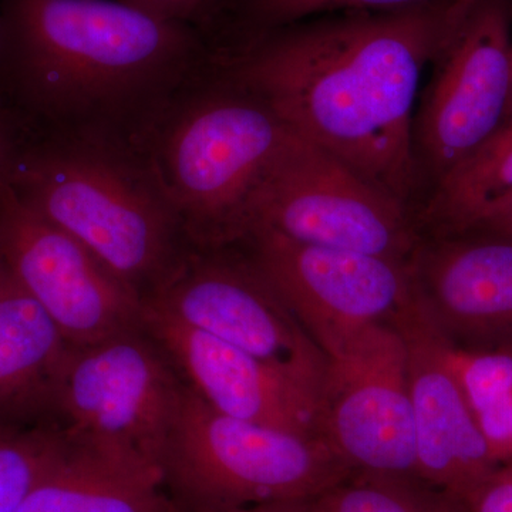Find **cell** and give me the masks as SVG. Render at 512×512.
<instances>
[{
    "mask_svg": "<svg viewBox=\"0 0 512 512\" xmlns=\"http://www.w3.org/2000/svg\"><path fill=\"white\" fill-rule=\"evenodd\" d=\"M478 0L399 12H338L238 37L214 63L296 136L407 208L419 200L413 119L421 77Z\"/></svg>",
    "mask_w": 512,
    "mask_h": 512,
    "instance_id": "6da1fadb",
    "label": "cell"
},
{
    "mask_svg": "<svg viewBox=\"0 0 512 512\" xmlns=\"http://www.w3.org/2000/svg\"><path fill=\"white\" fill-rule=\"evenodd\" d=\"M212 59L197 29L119 0H0V106L33 130L143 150Z\"/></svg>",
    "mask_w": 512,
    "mask_h": 512,
    "instance_id": "7a4b0ae2",
    "label": "cell"
},
{
    "mask_svg": "<svg viewBox=\"0 0 512 512\" xmlns=\"http://www.w3.org/2000/svg\"><path fill=\"white\" fill-rule=\"evenodd\" d=\"M9 188L143 302L174 278L194 249L140 148L32 128Z\"/></svg>",
    "mask_w": 512,
    "mask_h": 512,
    "instance_id": "3957f363",
    "label": "cell"
},
{
    "mask_svg": "<svg viewBox=\"0 0 512 512\" xmlns=\"http://www.w3.org/2000/svg\"><path fill=\"white\" fill-rule=\"evenodd\" d=\"M292 134L214 59L174 97L143 150L192 247H231L248 237L256 195Z\"/></svg>",
    "mask_w": 512,
    "mask_h": 512,
    "instance_id": "277c9868",
    "label": "cell"
},
{
    "mask_svg": "<svg viewBox=\"0 0 512 512\" xmlns=\"http://www.w3.org/2000/svg\"><path fill=\"white\" fill-rule=\"evenodd\" d=\"M353 474L322 437L232 419L184 384L163 458L165 491L178 511L312 501Z\"/></svg>",
    "mask_w": 512,
    "mask_h": 512,
    "instance_id": "5b68a950",
    "label": "cell"
},
{
    "mask_svg": "<svg viewBox=\"0 0 512 512\" xmlns=\"http://www.w3.org/2000/svg\"><path fill=\"white\" fill-rule=\"evenodd\" d=\"M183 387L171 360L141 325L72 346L57 386L53 424L73 447L163 477Z\"/></svg>",
    "mask_w": 512,
    "mask_h": 512,
    "instance_id": "8992f818",
    "label": "cell"
},
{
    "mask_svg": "<svg viewBox=\"0 0 512 512\" xmlns=\"http://www.w3.org/2000/svg\"><path fill=\"white\" fill-rule=\"evenodd\" d=\"M259 228L403 264L421 239L406 205L295 133L256 195L251 232Z\"/></svg>",
    "mask_w": 512,
    "mask_h": 512,
    "instance_id": "52a82bcc",
    "label": "cell"
},
{
    "mask_svg": "<svg viewBox=\"0 0 512 512\" xmlns=\"http://www.w3.org/2000/svg\"><path fill=\"white\" fill-rule=\"evenodd\" d=\"M511 19L512 0H478L431 64L413 119L419 198L511 116Z\"/></svg>",
    "mask_w": 512,
    "mask_h": 512,
    "instance_id": "ba28073f",
    "label": "cell"
},
{
    "mask_svg": "<svg viewBox=\"0 0 512 512\" xmlns=\"http://www.w3.org/2000/svg\"><path fill=\"white\" fill-rule=\"evenodd\" d=\"M146 303L255 357L319 402L328 357L239 245L192 249Z\"/></svg>",
    "mask_w": 512,
    "mask_h": 512,
    "instance_id": "9c48e42d",
    "label": "cell"
},
{
    "mask_svg": "<svg viewBox=\"0 0 512 512\" xmlns=\"http://www.w3.org/2000/svg\"><path fill=\"white\" fill-rule=\"evenodd\" d=\"M326 357L413 301L410 264L302 244L259 228L239 242Z\"/></svg>",
    "mask_w": 512,
    "mask_h": 512,
    "instance_id": "30bf717a",
    "label": "cell"
},
{
    "mask_svg": "<svg viewBox=\"0 0 512 512\" xmlns=\"http://www.w3.org/2000/svg\"><path fill=\"white\" fill-rule=\"evenodd\" d=\"M319 430L353 473L417 480L406 345L393 323L363 330L328 356Z\"/></svg>",
    "mask_w": 512,
    "mask_h": 512,
    "instance_id": "8fae6325",
    "label": "cell"
},
{
    "mask_svg": "<svg viewBox=\"0 0 512 512\" xmlns=\"http://www.w3.org/2000/svg\"><path fill=\"white\" fill-rule=\"evenodd\" d=\"M0 259L62 330L87 346L141 328L143 301L77 239L0 190Z\"/></svg>",
    "mask_w": 512,
    "mask_h": 512,
    "instance_id": "7c38bea8",
    "label": "cell"
},
{
    "mask_svg": "<svg viewBox=\"0 0 512 512\" xmlns=\"http://www.w3.org/2000/svg\"><path fill=\"white\" fill-rule=\"evenodd\" d=\"M392 323L406 345L417 480L437 490L441 500H456L504 464L478 429L451 369L448 340L431 322L417 292Z\"/></svg>",
    "mask_w": 512,
    "mask_h": 512,
    "instance_id": "4fadbf2b",
    "label": "cell"
},
{
    "mask_svg": "<svg viewBox=\"0 0 512 512\" xmlns=\"http://www.w3.org/2000/svg\"><path fill=\"white\" fill-rule=\"evenodd\" d=\"M141 323L181 382L218 413L298 436L322 437L318 399L288 377L151 303H143Z\"/></svg>",
    "mask_w": 512,
    "mask_h": 512,
    "instance_id": "5bb4252c",
    "label": "cell"
},
{
    "mask_svg": "<svg viewBox=\"0 0 512 512\" xmlns=\"http://www.w3.org/2000/svg\"><path fill=\"white\" fill-rule=\"evenodd\" d=\"M410 269L424 311L451 345L512 348V242L431 235Z\"/></svg>",
    "mask_w": 512,
    "mask_h": 512,
    "instance_id": "9a60e30c",
    "label": "cell"
},
{
    "mask_svg": "<svg viewBox=\"0 0 512 512\" xmlns=\"http://www.w3.org/2000/svg\"><path fill=\"white\" fill-rule=\"evenodd\" d=\"M70 349L59 326L8 272L0 289V426L53 424Z\"/></svg>",
    "mask_w": 512,
    "mask_h": 512,
    "instance_id": "2e32d148",
    "label": "cell"
},
{
    "mask_svg": "<svg viewBox=\"0 0 512 512\" xmlns=\"http://www.w3.org/2000/svg\"><path fill=\"white\" fill-rule=\"evenodd\" d=\"M18 512L180 511L160 474L67 443Z\"/></svg>",
    "mask_w": 512,
    "mask_h": 512,
    "instance_id": "e0dca14e",
    "label": "cell"
},
{
    "mask_svg": "<svg viewBox=\"0 0 512 512\" xmlns=\"http://www.w3.org/2000/svg\"><path fill=\"white\" fill-rule=\"evenodd\" d=\"M512 192V114L503 126L456 165L420 204L416 222L431 235L456 231L484 205Z\"/></svg>",
    "mask_w": 512,
    "mask_h": 512,
    "instance_id": "ac0fdd59",
    "label": "cell"
},
{
    "mask_svg": "<svg viewBox=\"0 0 512 512\" xmlns=\"http://www.w3.org/2000/svg\"><path fill=\"white\" fill-rule=\"evenodd\" d=\"M448 360L478 429L501 464L512 463V348L463 349Z\"/></svg>",
    "mask_w": 512,
    "mask_h": 512,
    "instance_id": "d6986e66",
    "label": "cell"
},
{
    "mask_svg": "<svg viewBox=\"0 0 512 512\" xmlns=\"http://www.w3.org/2000/svg\"><path fill=\"white\" fill-rule=\"evenodd\" d=\"M437 0H225L208 40L212 47L262 30L338 12H399Z\"/></svg>",
    "mask_w": 512,
    "mask_h": 512,
    "instance_id": "ffe728a7",
    "label": "cell"
},
{
    "mask_svg": "<svg viewBox=\"0 0 512 512\" xmlns=\"http://www.w3.org/2000/svg\"><path fill=\"white\" fill-rule=\"evenodd\" d=\"M66 447L67 441L55 424L0 426V512H18Z\"/></svg>",
    "mask_w": 512,
    "mask_h": 512,
    "instance_id": "44dd1931",
    "label": "cell"
},
{
    "mask_svg": "<svg viewBox=\"0 0 512 512\" xmlns=\"http://www.w3.org/2000/svg\"><path fill=\"white\" fill-rule=\"evenodd\" d=\"M311 512H444L420 497L407 481L353 474L312 500Z\"/></svg>",
    "mask_w": 512,
    "mask_h": 512,
    "instance_id": "7402d4cb",
    "label": "cell"
},
{
    "mask_svg": "<svg viewBox=\"0 0 512 512\" xmlns=\"http://www.w3.org/2000/svg\"><path fill=\"white\" fill-rule=\"evenodd\" d=\"M165 22L183 23L207 39L220 19L225 0H119Z\"/></svg>",
    "mask_w": 512,
    "mask_h": 512,
    "instance_id": "603a6c76",
    "label": "cell"
},
{
    "mask_svg": "<svg viewBox=\"0 0 512 512\" xmlns=\"http://www.w3.org/2000/svg\"><path fill=\"white\" fill-rule=\"evenodd\" d=\"M444 512H512V463L501 466L456 500H441Z\"/></svg>",
    "mask_w": 512,
    "mask_h": 512,
    "instance_id": "cb8c5ba5",
    "label": "cell"
},
{
    "mask_svg": "<svg viewBox=\"0 0 512 512\" xmlns=\"http://www.w3.org/2000/svg\"><path fill=\"white\" fill-rule=\"evenodd\" d=\"M448 235H471L512 242V192L491 201Z\"/></svg>",
    "mask_w": 512,
    "mask_h": 512,
    "instance_id": "d4e9b609",
    "label": "cell"
},
{
    "mask_svg": "<svg viewBox=\"0 0 512 512\" xmlns=\"http://www.w3.org/2000/svg\"><path fill=\"white\" fill-rule=\"evenodd\" d=\"M32 127L15 111L0 106V190L9 185L13 165L28 140Z\"/></svg>",
    "mask_w": 512,
    "mask_h": 512,
    "instance_id": "484cf974",
    "label": "cell"
},
{
    "mask_svg": "<svg viewBox=\"0 0 512 512\" xmlns=\"http://www.w3.org/2000/svg\"><path fill=\"white\" fill-rule=\"evenodd\" d=\"M312 501H284V503H269L255 505L229 512H311Z\"/></svg>",
    "mask_w": 512,
    "mask_h": 512,
    "instance_id": "4316f807",
    "label": "cell"
},
{
    "mask_svg": "<svg viewBox=\"0 0 512 512\" xmlns=\"http://www.w3.org/2000/svg\"><path fill=\"white\" fill-rule=\"evenodd\" d=\"M6 278H8V271H6L5 265H3L2 259H0V289L5 284Z\"/></svg>",
    "mask_w": 512,
    "mask_h": 512,
    "instance_id": "83f0119b",
    "label": "cell"
}]
</instances>
